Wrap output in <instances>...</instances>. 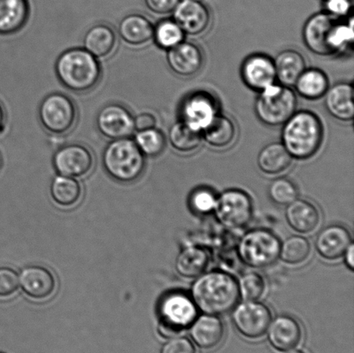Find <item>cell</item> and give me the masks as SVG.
<instances>
[{
	"label": "cell",
	"instance_id": "23",
	"mask_svg": "<svg viewBox=\"0 0 354 353\" xmlns=\"http://www.w3.org/2000/svg\"><path fill=\"white\" fill-rule=\"evenodd\" d=\"M325 106L329 114L342 122H350L354 117L353 88L351 83L339 82L328 88Z\"/></svg>",
	"mask_w": 354,
	"mask_h": 353
},
{
	"label": "cell",
	"instance_id": "50",
	"mask_svg": "<svg viewBox=\"0 0 354 353\" xmlns=\"http://www.w3.org/2000/svg\"><path fill=\"white\" fill-rule=\"evenodd\" d=\"M324 1H325V0H324Z\"/></svg>",
	"mask_w": 354,
	"mask_h": 353
},
{
	"label": "cell",
	"instance_id": "33",
	"mask_svg": "<svg viewBox=\"0 0 354 353\" xmlns=\"http://www.w3.org/2000/svg\"><path fill=\"white\" fill-rule=\"evenodd\" d=\"M168 138L176 151L189 153L200 147L203 141V133L180 120L169 128Z\"/></svg>",
	"mask_w": 354,
	"mask_h": 353
},
{
	"label": "cell",
	"instance_id": "8",
	"mask_svg": "<svg viewBox=\"0 0 354 353\" xmlns=\"http://www.w3.org/2000/svg\"><path fill=\"white\" fill-rule=\"evenodd\" d=\"M281 242L272 231L254 229L248 231L238 245V256L252 268H265L279 258Z\"/></svg>",
	"mask_w": 354,
	"mask_h": 353
},
{
	"label": "cell",
	"instance_id": "21",
	"mask_svg": "<svg viewBox=\"0 0 354 353\" xmlns=\"http://www.w3.org/2000/svg\"><path fill=\"white\" fill-rule=\"evenodd\" d=\"M154 24L140 13L129 14L120 21L118 33L121 39L131 47H142L153 39Z\"/></svg>",
	"mask_w": 354,
	"mask_h": 353
},
{
	"label": "cell",
	"instance_id": "28",
	"mask_svg": "<svg viewBox=\"0 0 354 353\" xmlns=\"http://www.w3.org/2000/svg\"><path fill=\"white\" fill-rule=\"evenodd\" d=\"M209 260V254L204 248L189 247L184 248L177 256L175 268L183 278H196L206 271Z\"/></svg>",
	"mask_w": 354,
	"mask_h": 353
},
{
	"label": "cell",
	"instance_id": "14",
	"mask_svg": "<svg viewBox=\"0 0 354 353\" xmlns=\"http://www.w3.org/2000/svg\"><path fill=\"white\" fill-rule=\"evenodd\" d=\"M216 99L209 93L198 91L183 99L180 106V120L198 131H203L218 114Z\"/></svg>",
	"mask_w": 354,
	"mask_h": 353
},
{
	"label": "cell",
	"instance_id": "38",
	"mask_svg": "<svg viewBox=\"0 0 354 353\" xmlns=\"http://www.w3.org/2000/svg\"><path fill=\"white\" fill-rule=\"evenodd\" d=\"M239 296L245 300H258L266 289L265 280L256 272L243 275L238 283Z\"/></svg>",
	"mask_w": 354,
	"mask_h": 353
},
{
	"label": "cell",
	"instance_id": "30",
	"mask_svg": "<svg viewBox=\"0 0 354 353\" xmlns=\"http://www.w3.org/2000/svg\"><path fill=\"white\" fill-rule=\"evenodd\" d=\"M203 138L214 148H225L234 143L236 137V126L229 117L218 114L213 121L205 127Z\"/></svg>",
	"mask_w": 354,
	"mask_h": 353
},
{
	"label": "cell",
	"instance_id": "35",
	"mask_svg": "<svg viewBox=\"0 0 354 353\" xmlns=\"http://www.w3.org/2000/svg\"><path fill=\"white\" fill-rule=\"evenodd\" d=\"M134 141L142 154L147 158H156L165 151L167 140L164 133L158 128L137 131Z\"/></svg>",
	"mask_w": 354,
	"mask_h": 353
},
{
	"label": "cell",
	"instance_id": "46",
	"mask_svg": "<svg viewBox=\"0 0 354 353\" xmlns=\"http://www.w3.org/2000/svg\"><path fill=\"white\" fill-rule=\"evenodd\" d=\"M346 264L348 267L353 271L354 269V248L353 243L348 247V250L346 251Z\"/></svg>",
	"mask_w": 354,
	"mask_h": 353
},
{
	"label": "cell",
	"instance_id": "4",
	"mask_svg": "<svg viewBox=\"0 0 354 353\" xmlns=\"http://www.w3.org/2000/svg\"><path fill=\"white\" fill-rule=\"evenodd\" d=\"M102 164L111 178L127 184L141 178L147 161L134 140L127 137L107 144L103 151Z\"/></svg>",
	"mask_w": 354,
	"mask_h": 353
},
{
	"label": "cell",
	"instance_id": "29",
	"mask_svg": "<svg viewBox=\"0 0 354 353\" xmlns=\"http://www.w3.org/2000/svg\"><path fill=\"white\" fill-rule=\"evenodd\" d=\"M293 158L283 144L272 143L263 147L258 155L259 168L267 175H279L287 171Z\"/></svg>",
	"mask_w": 354,
	"mask_h": 353
},
{
	"label": "cell",
	"instance_id": "15",
	"mask_svg": "<svg viewBox=\"0 0 354 353\" xmlns=\"http://www.w3.org/2000/svg\"><path fill=\"white\" fill-rule=\"evenodd\" d=\"M241 75L248 88L261 92L269 86L275 84L277 75L274 60L266 55H250L243 62Z\"/></svg>",
	"mask_w": 354,
	"mask_h": 353
},
{
	"label": "cell",
	"instance_id": "25",
	"mask_svg": "<svg viewBox=\"0 0 354 353\" xmlns=\"http://www.w3.org/2000/svg\"><path fill=\"white\" fill-rule=\"evenodd\" d=\"M30 12L28 0H0V35L19 32L29 20Z\"/></svg>",
	"mask_w": 354,
	"mask_h": 353
},
{
	"label": "cell",
	"instance_id": "13",
	"mask_svg": "<svg viewBox=\"0 0 354 353\" xmlns=\"http://www.w3.org/2000/svg\"><path fill=\"white\" fill-rule=\"evenodd\" d=\"M337 19L328 12L315 14L305 23L304 44L315 55L331 57L335 55L332 46V37Z\"/></svg>",
	"mask_w": 354,
	"mask_h": 353
},
{
	"label": "cell",
	"instance_id": "37",
	"mask_svg": "<svg viewBox=\"0 0 354 353\" xmlns=\"http://www.w3.org/2000/svg\"><path fill=\"white\" fill-rule=\"evenodd\" d=\"M296 183L286 178H279L270 183L268 189L270 199L280 206H288L298 197Z\"/></svg>",
	"mask_w": 354,
	"mask_h": 353
},
{
	"label": "cell",
	"instance_id": "5",
	"mask_svg": "<svg viewBox=\"0 0 354 353\" xmlns=\"http://www.w3.org/2000/svg\"><path fill=\"white\" fill-rule=\"evenodd\" d=\"M297 99L290 86L273 84L257 98L255 112L262 123L269 126H283L296 113Z\"/></svg>",
	"mask_w": 354,
	"mask_h": 353
},
{
	"label": "cell",
	"instance_id": "41",
	"mask_svg": "<svg viewBox=\"0 0 354 353\" xmlns=\"http://www.w3.org/2000/svg\"><path fill=\"white\" fill-rule=\"evenodd\" d=\"M19 287V276L12 268H0V297L6 298L14 295Z\"/></svg>",
	"mask_w": 354,
	"mask_h": 353
},
{
	"label": "cell",
	"instance_id": "7",
	"mask_svg": "<svg viewBox=\"0 0 354 353\" xmlns=\"http://www.w3.org/2000/svg\"><path fill=\"white\" fill-rule=\"evenodd\" d=\"M38 116L48 133L64 136L77 123L78 110L71 97L62 93H52L41 100Z\"/></svg>",
	"mask_w": 354,
	"mask_h": 353
},
{
	"label": "cell",
	"instance_id": "48",
	"mask_svg": "<svg viewBox=\"0 0 354 353\" xmlns=\"http://www.w3.org/2000/svg\"><path fill=\"white\" fill-rule=\"evenodd\" d=\"M290 353H305V352L303 351L297 350V351L290 352Z\"/></svg>",
	"mask_w": 354,
	"mask_h": 353
},
{
	"label": "cell",
	"instance_id": "32",
	"mask_svg": "<svg viewBox=\"0 0 354 353\" xmlns=\"http://www.w3.org/2000/svg\"><path fill=\"white\" fill-rule=\"evenodd\" d=\"M298 93L304 99L315 100L322 98L328 89V78L321 69H305L296 84Z\"/></svg>",
	"mask_w": 354,
	"mask_h": 353
},
{
	"label": "cell",
	"instance_id": "26",
	"mask_svg": "<svg viewBox=\"0 0 354 353\" xmlns=\"http://www.w3.org/2000/svg\"><path fill=\"white\" fill-rule=\"evenodd\" d=\"M83 45L85 50L97 59L109 57L116 50L117 33L113 27L107 24H96L86 31Z\"/></svg>",
	"mask_w": 354,
	"mask_h": 353
},
{
	"label": "cell",
	"instance_id": "12",
	"mask_svg": "<svg viewBox=\"0 0 354 353\" xmlns=\"http://www.w3.org/2000/svg\"><path fill=\"white\" fill-rule=\"evenodd\" d=\"M96 127L110 140L131 137L135 133L134 116L120 103L106 104L97 114Z\"/></svg>",
	"mask_w": 354,
	"mask_h": 353
},
{
	"label": "cell",
	"instance_id": "2",
	"mask_svg": "<svg viewBox=\"0 0 354 353\" xmlns=\"http://www.w3.org/2000/svg\"><path fill=\"white\" fill-rule=\"evenodd\" d=\"M55 74L66 88L75 93L92 91L102 77V64L84 48L65 50L55 62Z\"/></svg>",
	"mask_w": 354,
	"mask_h": 353
},
{
	"label": "cell",
	"instance_id": "9",
	"mask_svg": "<svg viewBox=\"0 0 354 353\" xmlns=\"http://www.w3.org/2000/svg\"><path fill=\"white\" fill-rule=\"evenodd\" d=\"M215 216L222 226L239 229L252 220L253 207L251 197L239 189H229L218 197Z\"/></svg>",
	"mask_w": 354,
	"mask_h": 353
},
{
	"label": "cell",
	"instance_id": "44",
	"mask_svg": "<svg viewBox=\"0 0 354 353\" xmlns=\"http://www.w3.org/2000/svg\"><path fill=\"white\" fill-rule=\"evenodd\" d=\"M326 10L333 17L348 16L352 8L350 0H325Z\"/></svg>",
	"mask_w": 354,
	"mask_h": 353
},
{
	"label": "cell",
	"instance_id": "45",
	"mask_svg": "<svg viewBox=\"0 0 354 353\" xmlns=\"http://www.w3.org/2000/svg\"><path fill=\"white\" fill-rule=\"evenodd\" d=\"M157 124V119L151 113H141L134 117L135 133L155 128Z\"/></svg>",
	"mask_w": 354,
	"mask_h": 353
},
{
	"label": "cell",
	"instance_id": "22",
	"mask_svg": "<svg viewBox=\"0 0 354 353\" xmlns=\"http://www.w3.org/2000/svg\"><path fill=\"white\" fill-rule=\"evenodd\" d=\"M190 336L201 349L211 350L217 347L223 341L225 326L217 316L203 314L194 320L190 326Z\"/></svg>",
	"mask_w": 354,
	"mask_h": 353
},
{
	"label": "cell",
	"instance_id": "24",
	"mask_svg": "<svg viewBox=\"0 0 354 353\" xmlns=\"http://www.w3.org/2000/svg\"><path fill=\"white\" fill-rule=\"evenodd\" d=\"M286 218L290 227L300 233H310L317 229L321 220L317 207L303 199H297L288 205Z\"/></svg>",
	"mask_w": 354,
	"mask_h": 353
},
{
	"label": "cell",
	"instance_id": "40",
	"mask_svg": "<svg viewBox=\"0 0 354 353\" xmlns=\"http://www.w3.org/2000/svg\"><path fill=\"white\" fill-rule=\"evenodd\" d=\"M217 197L211 189L201 188L194 190L190 196V207L194 213L199 214H207L213 212Z\"/></svg>",
	"mask_w": 354,
	"mask_h": 353
},
{
	"label": "cell",
	"instance_id": "42",
	"mask_svg": "<svg viewBox=\"0 0 354 353\" xmlns=\"http://www.w3.org/2000/svg\"><path fill=\"white\" fill-rule=\"evenodd\" d=\"M160 353H196V349L189 338L173 337L162 345Z\"/></svg>",
	"mask_w": 354,
	"mask_h": 353
},
{
	"label": "cell",
	"instance_id": "49",
	"mask_svg": "<svg viewBox=\"0 0 354 353\" xmlns=\"http://www.w3.org/2000/svg\"><path fill=\"white\" fill-rule=\"evenodd\" d=\"M2 164V159H1V155H0V168H1Z\"/></svg>",
	"mask_w": 354,
	"mask_h": 353
},
{
	"label": "cell",
	"instance_id": "20",
	"mask_svg": "<svg viewBox=\"0 0 354 353\" xmlns=\"http://www.w3.org/2000/svg\"><path fill=\"white\" fill-rule=\"evenodd\" d=\"M351 244V233L345 227L339 225L324 228L315 240L318 254L328 260L341 258Z\"/></svg>",
	"mask_w": 354,
	"mask_h": 353
},
{
	"label": "cell",
	"instance_id": "31",
	"mask_svg": "<svg viewBox=\"0 0 354 353\" xmlns=\"http://www.w3.org/2000/svg\"><path fill=\"white\" fill-rule=\"evenodd\" d=\"M82 195L81 183L75 178L58 175L52 180L50 195L58 206L62 207L75 206L79 202Z\"/></svg>",
	"mask_w": 354,
	"mask_h": 353
},
{
	"label": "cell",
	"instance_id": "10",
	"mask_svg": "<svg viewBox=\"0 0 354 353\" xmlns=\"http://www.w3.org/2000/svg\"><path fill=\"white\" fill-rule=\"evenodd\" d=\"M234 309L232 323L243 336L255 340L263 336L268 330L272 314L265 304L258 300H245Z\"/></svg>",
	"mask_w": 354,
	"mask_h": 353
},
{
	"label": "cell",
	"instance_id": "34",
	"mask_svg": "<svg viewBox=\"0 0 354 353\" xmlns=\"http://www.w3.org/2000/svg\"><path fill=\"white\" fill-rule=\"evenodd\" d=\"M310 252V241L303 236L294 235L281 244L279 258L286 264L297 265L306 261Z\"/></svg>",
	"mask_w": 354,
	"mask_h": 353
},
{
	"label": "cell",
	"instance_id": "36",
	"mask_svg": "<svg viewBox=\"0 0 354 353\" xmlns=\"http://www.w3.org/2000/svg\"><path fill=\"white\" fill-rule=\"evenodd\" d=\"M184 32L174 20L164 19L154 26L153 40L162 50H171L183 41Z\"/></svg>",
	"mask_w": 354,
	"mask_h": 353
},
{
	"label": "cell",
	"instance_id": "19",
	"mask_svg": "<svg viewBox=\"0 0 354 353\" xmlns=\"http://www.w3.org/2000/svg\"><path fill=\"white\" fill-rule=\"evenodd\" d=\"M166 58L171 70L182 77L196 75L203 65V55L200 48L187 41H182L169 50Z\"/></svg>",
	"mask_w": 354,
	"mask_h": 353
},
{
	"label": "cell",
	"instance_id": "27",
	"mask_svg": "<svg viewBox=\"0 0 354 353\" xmlns=\"http://www.w3.org/2000/svg\"><path fill=\"white\" fill-rule=\"evenodd\" d=\"M277 79L281 85L292 86L306 69L304 55L297 50H286L280 52L274 60Z\"/></svg>",
	"mask_w": 354,
	"mask_h": 353
},
{
	"label": "cell",
	"instance_id": "47",
	"mask_svg": "<svg viewBox=\"0 0 354 353\" xmlns=\"http://www.w3.org/2000/svg\"><path fill=\"white\" fill-rule=\"evenodd\" d=\"M7 121V114L5 106H3L1 102H0V134L5 130Z\"/></svg>",
	"mask_w": 354,
	"mask_h": 353
},
{
	"label": "cell",
	"instance_id": "18",
	"mask_svg": "<svg viewBox=\"0 0 354 353\" xmlns=\"http://www.w3.org/2000/svg\"><path fill=\"white\" fill-rule=\"evenodd\" d=\"M268 341L277 351L286 352L300 344L303 330L299 323L289 316H277L268 327Z\"/></svg>",
	"mask_w": 354,
	"mask_h": 353
},
{
	"label": "cell",
	"instance_id": "3",
	"mask_svg": "<svg viewBox=\"0 0 354 353\" xmlns=\"http://www.w3.org/2000/svg\"><path fill=\"white\" fill-rule=\"evenodd\" d=\"M324 140V126L317 114L300 111L283 124V145L291 157L299 160L313 157L320 150Z\"/></svg>",
	"mask_w": 354,
	"mask_h": 353
},
{
	"label": "cell",
	"instance_id": "6",
	"mask_svg": "<svg viewBox=\"0 0 354 353\" xmlns=\"http://www.w3.org/2000/svg\"><path fill=\"white\" fill-rule=\"evenodd\" d=\"M197 307L185 293L171 292L162 297L158 306V333L168 338L190 327L196 320Z\"/></svg>",
	"mask_w": 354,
	"mask_h": 353
},
{
	"label": "cell",
	"instance_id": "16",
	"mask_svg": "<svg viewBox=\"0 0 354 353\" xmlns=\"http://www.w3.org/2000/svg\"><path fill=\"white\" fill-rule=\"evenodd\" d=\"M175 22L189 36H198L207 29L210 12L203 3L198 0H182L173 10Z\"/></svg>",
	"mask_w": 354,
	"mask_h": 353
},
{
	"label": "cell",
	"instance_id": "39",
	"mask_svg": "<svg viewBox=\"0 0 354 353\" xmlns=\"http://www.w3.org/2000/svg\"><path fill=\"white\" fill-rule=\"evenodd\" d=\"M354 40L353 19L350 17L346 23H336L332 37V46L335 53H341L351 47Z\"/></svg>",
	"mask_w": 354,
	"mask_h": 353
},
{
	"label": "cell",
	"instance_id": "11",
	"mask_svg": "<svg viewBox=\"0 0 354 353\" xmlns=\"http://www.w3.org/2000/svg\"><path fill=\"white\" fill-rule=\"evenodd\" d=\"M95 155L85 144L73 143L62 145L53 155V166L58 175L82 178L91 172Z\"/></svg>",
	"mask_w": 354,
	"mask_h": 353
},
{
	"label": "cell",
	"instance_id": "1",
	"mask_svg": "<svg viewBox=\"0 0 354 353\" xmlns=\"http://www.w3.org/2000/svg\"><path fill=\"white\" fill-rule=\"evenodd\" d=\"M191 298L205 314L222 316L234 309L239 298L238 282L229 273L212 271L197 276Z\"/></svg>",
	"mask_w": 354,
	"mask_h": 353
},
{
	"label": "cell",
	"instance_id": "17",
	"mask_svg": "<svg viewBox=\"0 0 354 353\" xmlns=\"http://www.w3.org/2000/svg\"><path fill=\"white\" fill-rule=\"evenodd\" d=\"M19 286L26 296L44 300L53 295L57 280L50 269L41 265H30L21 271Z\"/></svg>",
	"mask_w": 354,
	"mask_h": 353
},
{
	"label": "cell",
	"instance_id": "43",
	"mask_svg": "<svg viewBox=\"0 0 354 353\" xmlns=\"http://www.w3.org/2000/svg\"><path fill=\"white\" fill-rule=\"evenodd\" d=\"M180 1V0H145L147 8L158 15L173 12Z\"/></svg>",
	"mask_w": 354,
	"mask_h": 353
}]
</instances>
